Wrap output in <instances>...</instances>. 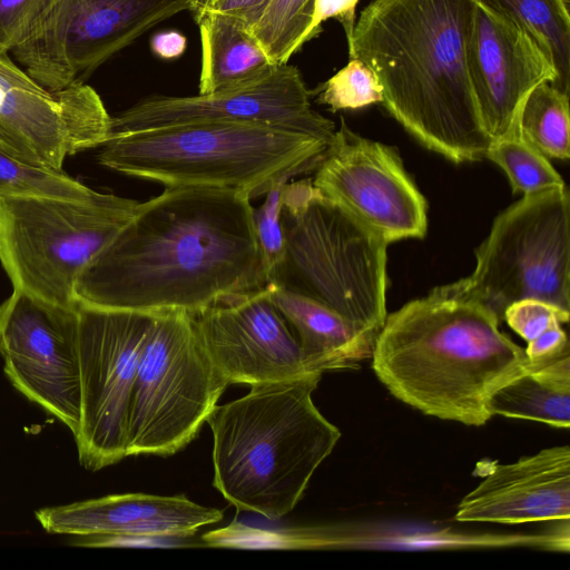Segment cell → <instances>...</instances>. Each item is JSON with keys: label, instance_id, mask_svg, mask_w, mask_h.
Wrapping results in <instances>:
<instances>
[{"label": "cell", "instance_id": "cell-1", "mask_svg": "<svg viewBox=\"0 0 570 570\" xmlns=\"http://www.w3.org/2000/svg\"><path fill=\"white\" fill-rule=\"evenodd\" d=\"M267 285L247 194L166 187L139 204L75 295L87 306L194 315Z\"/></svg>", "mask_w": 570, "mask_h": 570}, {"label": "cell", "instance_id": "cell-2", "mask_svg": "<svg viewBox=\"0 0 570 570\" xmlns=\"http://www.w3.org/2000/svg\"><path fill=\"white\" fill-rule=\"evenodd\" d=\"M473 0H374L347 42L376 76L382 104L417 141L453 163L479 160L492 140L476 110L465 43Z\"/></svg>", "mask_w": 570, "mask_h": 570}, {"label": "cell", "instance_id": "cell-3", "mask_svg": "<svg viewBox=\"0 0 570 570\" xmlns=\"http://www.w3.org/2000/svg\"><path fill=\"white\" fill-rule=\"evenodd\" d=\"M481 304L434 288L386 315L372 368L401 402L441 420L481 426L491 396L532 372L525 351Z\"/></svg>", "mask_w": 570, "mask_h": 570}, {"label": "cell", "instance_id": "cell-4", "mask_svg": "<svg viewBox=\"0 0 570 570\" xmlns=\"http://www.w3.org/2000/svg\"><path fill=\"white\" fill-rule=\"evenodd\" d=\"M321 377L252 386L213 410V483L237 510L279 520L332 453L341 432L312 400Z\"/></svg>", "mask_w": 570, "mask_h": 570}, {"label": "cell", "instance_id": "cell-5", "mask_svg": "<svg viewBox=\"0 0 570 570\" xmlns=\"http://www.w3.org/2000/svg\"><path fill=\"white\" fill-rule=\"evenodd\" d=\"M330 144L272 125L202 122L109 137L98 161L165 187L234 189L253 199L315 169Z\"/></svg>", "mask_w": 570, "mask_h": 570}, {"label": "cell", "instance_id": "cell-6", "mask_svg": "<svg viewBox=\"0 0 570 570\" xmlns=\"http://www.w3.org/2000/svg\"><path fill=\"white\" fill-rule=\"evenodd\" d=\"M282 215L286 255L279 286L379 334L387 315L389 243L321 194L311 178L285 184Z\"/></svg>", "mask_w": 570, "mask_h": 570}, {"label": "cell", "instance_id": "cell-7", "mask_svg": "<svg viewBox=\"0 0 570 570\" xmlns=\"http://www.w3.org/2000/svg\"><path fill=\"white\" fill-rule=\"evenodd\" d=\"M139 204L106 193L89 199L0 198V263L13 289L61 306H78V278Z\"/></svg>", "mask_w": 570, "mask_h": 570}, {"label": "cell", "instance_id": "cell-8", "mask_svg": "<svg viewBox=\"0 0 570 570\" xmlns=\"http://www.w3.org/2000/svg\"><path fill=\"white\" fill-rule=\"evenodd\" d=\"M471 275L438 287L503 321L512 303L535 298L570 312V196L567 186L523 195L493 222Z\"/></svg>", "mask_w": 570, "mask_h": 570}, {"label": "cell", "instance_id": "cell-9", "mask_svg": "<svg viewBox=\"0 0 570 570\" xmlns=\"http://www.w3.org/2000/svg\"><path fill=\"white\" fill-rule=\"evenodd\" d=\"M229 385L184 311L157 312L131 387L127 455L167 456L195 439Z\"/></svg>", "mask_w": 570, "mask_h": 570}, {"label": "cell", "instance_id": "cell-10", "mask_svg": "<svg viewBox=\"0 0 570 570\" xmlns=\"http://www.w3.org/2000/svg\"><path fill=\"white\" fill-rule=\"evenodd\" d=\"M157 312L79 304L80 464L97 471L127 455V422L139 358Z\"/></svg>", "mask_w": 570, "mask_h": 570}, {"label": "cell", "instance_id": "cell-11", "mask_svg": "<svg viewBox=\"0 0 570 570\" xmlns=\"http://www.w3.org/2000/svg\"><path fill=\"white\" fill-rule=\"evenodd\" d=\"M198 0H57L33 35L11 52L49 90L89 76L114 55Z\"/></svg>", "mask_w": 570, "mask_h": 570}, {"label": "cell", "instance_id": "cell-12", "mask_svg": "<svg viewBox=\"0 0 570 570\" xmlns=\"http://www.w3.org/2000/svg\"><path fill=\"white\" fill-rule=\"evenodd\" d=\"M78 306H61L19 289L0 305L6 375L73 436L81 414Z\"/></svg>", "mask_w": 570, "mask_h": 570}, {"label": "cell", "instance_id": "cell-13", "mask_svg": "<svg viewBox=\"0 0 570 570\" xmlns=\"http://www.w3.org/2000/svg\"><path fill=\"white\" fill-rule=\"evenodd\" d=\"M312 183L389 244L426 233V200L397 151L354 132L343 118Z\"/></svg>", "mask_w": 570, "mask_h": 570}, {"label": "cell", "instance_id": "cell-14", "mask_svg": "<svg viewBox=\"0 0 570 570\" xmlns=\"http://www.w3.org/2000/svg\"><path fill=\"white\" fill-rule=\"evenodd\" d=\"M111 117L83 82L49 90L0 51V146L30 161L62 169L67 157L100 147Z\"/></svg>", "mask_w": 570, "mask_h": 570}, {"label": "cell", "instance_id": "cell-15", "mask_svg": "<svg viewBox=\"0 0 570 570\" xmlns=\"http://www.w3.org/2000/svg\"><path fill=\"white\" fill-rule=\"evenodd\" d=\"M299 70L277 65L243 87L188 97L157 96L111 117L110 136L202 122L264 124L332 141L335 125L312 108Z\"/></svg>", "mask_w": 570, "mask_h": 570}, {"label": "cell", "instance_id": "cell-16", "mask_svg": "<svg viewBox=\"0 0 570 570\" xmlns=\"http://www.w3.org/2000/svg\"><path fill=\"white\" fill-rule=\"evenodd\" d=\"M193 317L205 350L229 384L252 387L322 376L307 367L267 287L218 303Z\"/></svg>", "mask_w": 570, "mask_h": 570}, {"label": "cell", "instance_id": "cell-17", "mask_svg": "<svg viewBox=\"0 0 570 570\" xmlns=\"http://www.w3.org/2000/svg\"><path fill=\"white\" fill-rule=\"evenodd\" d=\"M470 83L481 125L492 141L519 135L521 109L557 71L518 24L474 1L465 43Z\"/></svg>", "mask_w": 570, "mask_h": 570}, {"label": "cell", "instance_id": "cell-18", "mask_svg": "<svg viewBox=\"0 0 570 570\" xmlns=\"http://www.w3.org/2000/svg\"><path fill=\"white\" fill-rule=\"evenodd\" d=\"M223 511L185 495L144 493L107 495L36 512L49 533L81 537V547L183 546L204 525L223 520Z\"/></svg>", "mask_w": 570, "mask_h": 570}, {"label": "cell", "instance_id": "cell-19", "mask_svg": "<svg viewBox=\"0 0 570 570\" xmlns=\"http://www.w3.org/2000/svg\"><path fill=\"white\" fill-rule=\"evenodd\" d=\"M570 517V448L558 445L497 464L462 498L455 520L520 524Z\"/></svg>", "mask_w": 570, "mask_h": 570}, {"label": "cell", "instance_id": "cell-20", "mask_svg": "<svg viewBox=\"0 0 570 570\" xmlns=\"http://www.w3.org/2000/svg\"><path fill=\"white\" fill-rule=\"evenodd\" d=\"M273 304L291 326L311 372L356 368L372 356L377 333L328 306L281 286H267Z\"/></svg>", "mask_w": 570, "mask_h": 570}, {"label": "cell", "instance_id": "cell-21", "mask_svg": "<svg viewBox=\"0 0 570 570\" xmlns=\"http://www.w3.org/2000/svg\"><path fill=\"white\" fill-rule=\"evenodd\" d=\"M195 19L202 43L199 95L246 86L277 66L243 21L210 12Z\"/></svg>", "mask_w": 570, "mask_h": 570}, {"label": "cell", "instance_id": "cell-22", "mask_svg": "<svg viewBox=\"0 0 570 570\" xmlns=\"http://www.w3.org/2000/svg\"><path fill=\"white\" fill-rule=\"evenodd\" d=\"M522 28L557 71L553 87L570 89V13L564 0H473Z\"/></svg>", "mask_w": 570, "mask_h": 570}, {"label": "cell", "instance_id": "cell-23", "mask_svg": "<svg viewBox=\"0 0 570 570\" xmlns=\"http://www.w3.org/2000/svg\"><path fill=\"white\" fill-rule=\"evenodd\" d=\"M518 130L523 140L546 157L568 159L569 94L550 82L535 87L521 109Z\"/></svg>", "mask_w": 570, "mask_h": 570}, {"label": "cell", "instance_id": "cell-24", "mask_svg": "<svg viewBox=\"0 0 570 570\" xmlns=\"http://www.w3.org/2000/svg\"><path fill=\"white\" fill-rule=\"evenodd\" d=\"M488 409L492 416L537 421L557 429L570 426V392L552 387L531 373L500 387Z\"/></svg>", "mask_w": 570, "mask_h": 570}, {"label": "cell", "instance_id": "cell-25", "mask_svg": "<svg viewBox=\"0 0 570 570\" xmlns=\"http://www.w3.org/2000/svg\"><path fill=\"white\" fill-rule=\"evenodd\" d=\"M314 0H268L248 27L272 61L287 63L314 36Z\"/></svg>", "mask_w": 570, "mask_h": 570}, {"label": "cell", "instance_id": "cell-26", "mask_svg": "<svg viewBox=\"0 0 570 570\" xmlns=\"http://www.w3.org/2000/svg\"><path fill=\"white\" fill-rule=\"evenodd\" d=\"M98 193L62 169L30 161L0 146V198L43 196L89 199Z\"/></svg>", "mask_w": 570, "mask_h": 570}, {"label": "cell", "instance_id": "cell-27", "mask_svg": "<svg viewBox=\"0 0 570 570\" xmlns=\"http://www.w3.org/2000/svg\"><path fill=\"white\" fill-rule=\"evenodd\" d=\"M484 157L502 168L514 193L530 195L566 186L547 157L520 135L492 141Z\"/></svg>", "mask_w": 570, "mask_h": 570}, {"label": "cell", "instance_id": "cell-28", "mask_svg": "<svg viewBox=\"0 0 570 570\" xmlns=\"http://www.w3.org/2000/svg\"><path fill=\"white\" fill-rule=\"evenodd\" d=\"M289 180L275 183L265 194L264 203L254 208L255 234L261 252L267 286H279L286 255L283 220V190Z\"/></svg>", "mask_w": 570, "mask_h": 570}, {"label": "cell", "instance_id": "cell-29", "mask_svg": "<svg viewBox=\"0 0 570 570\" xmlns=\"http://www.w3.org/2000/svg\"><path fill=\"white\" fill-rule=\"evenodd\" d=\"M317 94V101L332 111L382 102V87L376 76L357 58L348 59L344 68L321 85Z\"/></svg>", "mask_w": 570, "mask_h": 570}, {"label": "cell", "instance_id": "cell-30", "mask_svg": "<svg viewBox=\"0 0 570 570\" xmlns=\"http://www.w3.org/2000/svg\"><path fill=\"white\" fill-rule=\"evenodd\" d=\"M57 0H0V51L26 42Z\"/></svg>", "mask_w": 570, "mask_h": 570}, {"label": "cell", "instance_id": "cell-31", "mask_svg": "<svg viewBox=\"0 0 570 570\" xmlns=\"http://www.w3.org/2000/svg\"><path fill=\"white\" fill-rule=\"evenodd\" d=\"M570 312L563 311L548 302L525 298L509 305L503 321L523 340L530 342L553 324L568 323Z\"/></svg>", "mask_w": 570, "mask_h": 570}, {"label": "cell", "instance_id": "cell-32", "mask_svg": "<svg viewBox=\"0 0 570 570\" xmlns=\"http://www.w3.org/2000/svg\"><path fill=\"white\" fill-rule=\"evenodd\" d=\"M562 324H553L534 340L528 342L524 350L532 372L544 363L570 353V344Z\"/></svg>", "mask_w": 570, "mask_h": 570}, {"label": "cell", "instance_id": "cell-33", "mask_svg": "<svg viewBox=\"0 0 570 570\" xmlns=\"http://www.w3.org/2000/svg\"><path fill=\"white\" fill-rule=\"evenodd\" d=\"M357 2L358 0H314V36L320 33L325 20L334 18L342 24L348 42L356 21L355 8Z\"/></svg>", "mask_w": 570, "mask_h": 570}, {"label": "cell", "instance_id": "cell-34", "mask_svg": "<svg viewBox=\"0 0 570 570\" xmlns=\"http://www.w3.org/2000/svg\"><path fill=\"white\" fill-rule=\"evenodd\" d=\"M268 0H207L195 9V18L204 13H222L234 17L248 27L257 19Z\"/></svg>", "mask_w": 570, "mask_h": 570}, {"label": "cell", "instance_id": "cell-35", "mask_svg": "<svg viewBox=\"0 0 570 570\" xmlns=\"http://www.w3.org/2000/svg\"><path fill=\"white\" fill-rule=\"evenodd\" d=\"M150 47L156 56L163 59H174L184 53L186 38L175 30L160 31L151 38Z\"/></svg>", "mask_w": 570, "mask_h": 570}, {"label": "cell", "instance_id": "cell-36", "mask_svg": "<svg viewBox=\"0 0 570 570\" xmlns=\"http://www.w3.org/2000/svg\"><path fill=\"white\" fill-rule=\"evenodd\" d=\"M205 1H207V0H198V4H200L202 2H205Z\"/></svg>", "mask_w": 570, "mask_h": 570}, {"label": "cell", "instance_id": "cell-37", "mask_svg": "<svg viewBox=\"0 0 570 570\" xmlns=\"http://www.w3.org/2000/svg\"><path fill=\"white\" fill-rule=\"evenodd\" d=\"M569 4V0H564Z\"/></svg>", "mask_w": 570, "mask_h": 570}]
</instances>
